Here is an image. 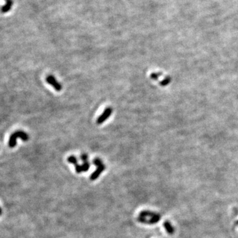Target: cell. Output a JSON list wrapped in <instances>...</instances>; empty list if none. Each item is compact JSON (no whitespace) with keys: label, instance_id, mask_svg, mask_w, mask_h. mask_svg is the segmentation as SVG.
<instances>
[{"label":"cell","instance_id":"30bf717a","mask_svg":"<svg viewBox=\"0 0 238 238\" xmlns=\"http://www.w3.org/2000/svg\"><path fill=\"white\" fill-rule=\"evenodd\" d=\"M93 163L95 166H97V167H99L101 166H102V165H103L102 161L99 158H95L93 161Z\"/></svg>","mask_w":238,"mask_h":238},{"label":"cell","instance_id":"7a4b0ae2","mask_svg":"<svg viewBox=\"0 0 238 238\" xmlns=\"http://www.w3.org/2000/svg\"><path fill=\"white\" fill-rule=\"evenodd\" d=\"M29 136L28 134L25 133L23 131H17L13 134H12L10 140H9V146L10 148H14L17 144V138H21L23 141H27L29 140Z\"/></svg>","mask_w":238,"mask_h":238},{"label":"cell","instance_id":"3957f363","mask_svg":"<svg viewBox=\"0 0 238 238\" xmlns=\"http://www.w3.org/2000/svg\"><path fill=\"white\" fill-rule=\"evenodd\" d=\"M46 81H47V83L51 85L57 91H60L62 90V85H61V84L58 81H57L56 78H55L54 76L52 75L47 76V78H46Z\"/></svg>","mask_w":238,"mask_h":238},{"label":"cell","instance_id":"8fae6325","mask_svg":"<svg viewBox=\"0 0 238 238\" xmlns=\"http://www.w3.org/2000/svg\"><path fill=\"white\" fill-rule=\"evenodd\" d=\"M170 81H171L170 78L167 77V78H166L165 79H163V80L161 82V83H160V84H161V85H162V86H166V85H167V84H168L169 83Z\"/></svg>","mask_w":238,"mask_h":238},{"label":"cell","instance_id":"4fadbf2b","mask_svg":"<svg viewBox=\"0 0 238 238\" xmlns=\"http://www.w3.org/2000/svg\"><path fill=\"white\" fill-rule=\"evenodd\" d=\"M80 159L81 160H82L84 161V162H85V161H87V159H88V155L85 154H83L81 155L80 156Z\"/></svg>","mask_w":238,"mask_h":238},{"label":"cell","instance_id":"8992f818","mask_svg":"<svg viewBox=\"0 0 238 238\" xmlns=\"http://www.w3.org/2000/svg\"><path fill=\"white\" fill-rule=\"evenodd\" d=\"M105 166L104 165H102V166L97 167V169L96 171H95L91 174V175L90 176V179L91 181H94V180L97 179L101 175V173L105 170Z\"/></svg>","mask_w":238,"mask_h":238},{"label":"cell","instance_id":"ba28073f","mask_svg":"<svg viewBox=\"0 0 238 238\" xmlns=\"http://www.w3.org/2000/svg\"><path fill=\"white\" fill-rule=\"evenodd\" d=\"M81 169H82V172L83 171H87L88 170H89V167H90V164L89 162H87V161H85V162H84L83 165H81Z\"/></svg>","mask_w":238,"mask_h":238},{"label":"cell","instance_id":"277c9868","mask_svg":"<svg viewBox=\"0 0 238 238\" xmlns=\"http://www.w3.org/2000/svg\"><path fill=\"white\" fill-rule=\"evenodd\" d=\"M112 112V109L111 108L108 107L105 109L104 112H103V114L99 116V117L97 118V123L98 124H101L104 123L106 119H108L110 116H111Z\"/></svg>","mask_w":238,"mask_h":238},{"label":"cell","instance_id":"7c38bea8","mask_svg":"<svg viewBox=\"0 0 238 238\" xmlns=\"http://www.w3.org/2000/svg\"><path fill=\"white\" fill-rule=\"evenodd\" d=\"M161 75V74H159V73H152L151 74V78L155 79V80H156V79L160 77V76Z\"/></svg>","mask_w":238,"mask_h":238},{"label":"cell","instance_id":"9a60e30c","mask_svg":"<svg viewBox=\"0 0 238 238\" xmlns=\"http://www.w3.org/2000/svg\"><path fill=\"white\" fill-rule=\"evenodd\" d=\"M236 224H238V221H237V222H236Z\"/></svg>","mask_w":238,"mask_h":238},{"label":"cell","instance_id":"9c48e42d","mask_svg":"<svg viewBox=\"0 0 238 238\" xmlns=\"http://www.w3.org/2000/svg\"><path fill=\"white\" fill-rule=\"evenodd\" d=\"M68 161L69 163H72V164H74L75 166L76 165H78V160L76 157L75 156H70L68 158Z\"/></svg>","mask_w":238,"mask_h":238},{"label":"cell","instance_id":"5b68a950","mask_svg":"<svg viewBox=\"0 0 238 238\" xmlns=\"http://www.w3.org/2000/svg\"><path fill=\"white\" fill-rule=\"evenodd\" d=\"M5 4L0 8V11L2 13H8L13 5V0H4Z\"/></svg>","mask_w":238,"mask_h":238},{"label":"cell","instance_id":"52a82bcc","mask_svg":"<svg viewBox=\"0 0 238 238\" xmlns=\"http://www.w3.org/2000/svg\"><path fill=\"white\" fill-rule=\"evenodd\" d=\"M163 226L167 231V232L170 235H172L174 233V228L172 226V225L171 224L169 221H166L163 223Z\"/></svg>","mask_w":238,"mask_h":238},{"label":"cell","instance_id":"6da1fadb","mask_svg":"<svg viewBox=\"0 0 238 238\" xmlns=\"http://www.w3.org/2000/svg\"><path fill=\"white\" fill-rule=\"evenodd\" d=\"M161 220V216L159 214L148 210L142 211L140 213L138 220L141 223L147 224H156Z\"/></svg>","mask_w":238,"mask_h":238},{"label":"cell","instance_id":"5bb4252c","mask_svg":"<svg viewBox=\"0 0 238 238\" xmlns=\"http://www.w3.org/2000/svg\"><path fill=\"white\" fill-rule=\"evenodd\" d=\"M1 213H2V212H1V208H0V215H1Z\"/></svg>","mask_w":238,"mask_h":238}]
</instances>
